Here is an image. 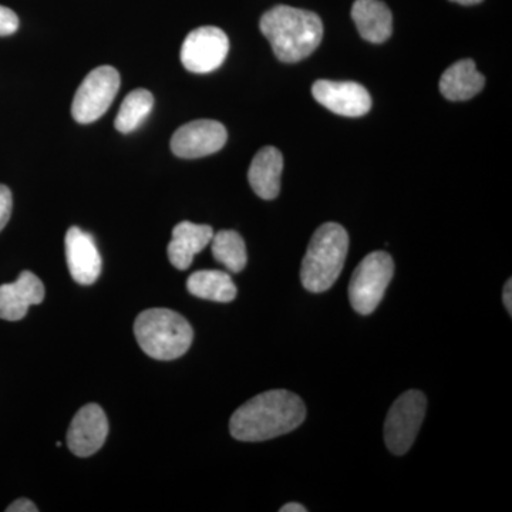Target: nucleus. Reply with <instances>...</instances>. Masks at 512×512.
I'll return each instance as SVG.
<instances>
[{
	"instance_id": "obj_1",
	"label": "nucleus",
	"mask_w": 512,
	"mask_h": 512,
	"mask_svg": "<svg viewBox=\"0 0 512 512\" xmlns=\"http://www.w3.org/2000/svg\"><path fill=\"white\" fill-rule=\"evenodd\" d=\"M305 417L301 397L288 390H269L248 400L232 414L229 431L235 440L259 443L291 433Z\"/></svg>"
},
{
	"instance_id": "obj_2",
	"label": "nucleus",
	"mask_w": 512,
	"mask_h": 512,
	"mask_svg": "<svg viewBox=\"0 0 512 512\" xmlns=\"http://www.w3.org/2000/svg\"><path fill=\"white\" fill-rule=\"evenodd\" d=\"M275 56L284 63H296L311 56L323 37V23L309 10L275 6L259 22Z\"/></svg>"
},
{
	"instance_id": "obj_3",
	"label": "nucleus",
	"mask_w": 512,
	"mask_h": 512,
	"mask_svg": "<svg viewBox=\"0 0 512 512\" xmlns=\"http://www.w3.org/2000/svg\"><path fill=\"white\" fill-rule=\"evenodd\" d=\"M349 251L348 231L336 222L316 229L301 266V282L306 291H329L338 281Z\"/></svg>"
},
{
	"instance_id": "obj_4",
	"label": "nucleus",
	"mask_w": 512,
	"mask_h": 512,
	"mask_svg": "<svg viewBox=\"0 0 512 512\" xmlns=\"http://www.w3.org/2000/svg\"><path fill=\"white\" fill-rule=\"evenodd\" d=\"M137 343L156 360H174L190 350L194 330L180 313L170 309H147L134 323Z\"/></svg>"
},
{
	"instance_id": "obj_5",
	"label": "nucleus",
	"mask_w": 512,
	"mask_h": 512,
	"mask_svg": "<svg viewBox=\"0 0 512 512\" xmlns=\"http://www.w3.org/2000/svg\"><path fill=\"white\" fill-rule=\"evenodd\" d=\"M393 274V258L387 252L376 251L365 256L350 279L349 299L353 309L360 315L375 312Z\"/></svg>"
},
{
	"instance_id": "obj_6",
	"label": "nucleus",
	"mask_w": 512,
	"mask_h": 512,
	"mask_svg": "<svg viewBox=\"0 0 512 512\" xmlns=\"http://www.w3.org/2000/svg\"><path fill=\"white\" fill-rule=\"evenodd\" d=\"M426 409V396L419 390H409L393 403L384 423V441L390 453L403 456L412 448Z\"/></svg>"
},
{
	"instance_id": "obj_7",
	"label": "nucleus",
	"mask_w": 512,
	"mask_h": 512,
	"mask_svg": "<svg viewBox=\"0 0 512 512\" xmlns=\"http://www.w3.org/2000/svg\"><path fill=\"white\" fill-rule=\"evenodd\" d=\"M120 89V74L114 67L101 66L87 74L72 104L73 119L80 124L99 120L110 109Z\"/></svg>"
},
{
	"instance_id": "obj_8",
	"label": "nucleus",
	"mask_w": 512,
	"mask_h": 512,
	"mask_svg": "<svg viewBox=\"0 0 512 512\" xmlns=\"http://www.w3.org/2000/svg\"><path fill=\"white\" fill-rule=\"evenodd\" d=\"M229 50L228 36L215 26H202L185 37L181 63L191 73H211L222 66Z\"/></svg>"
},
{
	"instance_id": "obj_9",
	"label": "nucleus",
	"mask_w": 512,
	"mask_h": 512,
	"mask_svg": "<svg viewBox=\"0 0 512 512\" xmlns=\"http://www.w3.org/2000/svg\"><path fill=\"white\" fill-rule=\"evenodd\" d=\"M227 140V128L220 121L195 120L175 131L171 150L175 156L191 160L217 153Z\"/></svg>"
},
{
	"instance_id": "obj_10",
	"label": "nucleus",
	"mask_w": 512,
	"mask_h": 512,
	"mask_svg": "<svg viewBox=\"0 0 512 512\" xmlns=\"http://www.w3.org/2000/svg\"><path fill=\"white\" fill-rule=\"evenodd\" d=\"M109 420L99 404L90 403L76 413L69 431L67 446L77 457H90L106 443Z\"/></svg>"
},
{
	"instance_id": "obj_11",
	"label": "nucleus",
	"mask_w": 512,
	"mask_h": 512,
	"mask_svg": "<svg viewBox=\"0 0 512 512\" xmlns=\"http://www.w3.org/2000/svg\"><path fill=\"white\" fill-rule=\"evenodd\" d=\"M312 94L318 103L339 116H365L372 109V97L359 83L318 80L313 83Z\"/></svg>"
},
{
	"instance_id": "obj_12",
	"label": "nucleus",
	"mask_w": 512,
	"mask_h": 512,
	"mask_svg": "<svg viewBox=\"0 0 512 512\" xmlns=\"http://www.w3.org/2000/svg\"><path fill=\"white\" fill-rule=\"evenodd\" d=\"M64 247L74 281L80 285L94 284L99 279L103 262L92 235L79 227H72L67 231Z\"/></svg>"
},
{
	"instance_id": "obj_13",
	"label": "nucleus",
	"mask_w": 512,
	"mask_h": 512,
	"mask_svg": "<svg viewBox=\"0 0 512 512\" xmlns=\"http://www.w3.org/2000/svg\"><path fill=\"white\" fill-rule=\"evenodd\" d=\"M45 285L33 272L23 271L13 284L0 285V319L18 322L30 306L45 299Z\"/></svg>"
},
{
	"instance_id": "obj_14",
	"label": "nucleus",
	"mask_w": 512,
	"mask_h": 512,
	"mask_svg": "<svg viewBox=\"0 0 512 512\" xmlns=\"http://www.w3.org/2000/svg\"><path fill=\"white\" fill-rule=\"evenodd\" d=\"M212 237H214V229L210 225L180 222L173 229V239L168 244V259L174 268L185 271L190 268L194 256L211 244Z\"/></svg>"
},
{
	"instance_id": "obj_15",
	"label": "nucleus",
	"mask_w": 512,
	"mask_h": 512,
	"mask_svg": "<svg viewBox=\"0 0 512 512\" xmlns=\"http://www.w3.org/2000/svg\"><path fill=\"white\" fill-rule=\"evenodd\" d=\"M284 157L275 147H264L252 160L248 180L252 190L262 200H275L281 191V175Z\"/></svg>"
},
{
	"instance_id": "obj_16",
	"label": "nucleus",
	"mask_w": 512,
	"mask_h": 512,
	"mask_svg": "<svg viewBox=\"0 0 512 512\" xmlns=\"http://www.w3.org/2000/svg\"><path fill=\"white\" fill-rule=\"evenodd\" d=\"M352 19L357 32L367 42L383 43L392 36V12L380 0H356L353 3Z\"/></svg>"
},
{
	"instance_id": "obj_17",
	"label": "nucleus",
	"mask_w": 512,
	"mask_h": 512,
	"mask_svg": "<svg viewBox=\"0 0 512 512\" xmlns=\"http://www.w3.org/2000/svg\"><path fill=\"white\" fill-rule=\"evenodd\" d=\"M485 86V77L471 59L458 60L440 79V92L451 101L473 99Z\"/></svg>"
},
{
	"instance_id": "obj_18",
	"label": "nucleus",
	"mask_w": 512,
	"mask_h": 512,
	"mask_svg": "<svg viewBox=\"0 0 512 512\" xmlns=\"http://www.w3.org/2000/svg\"><path fill=\"white\" fill-rule=\"evenodd\" d=\"M187 289L191 295L212 302H232L237 298V286L227 272L198 271L188 278Z\"/></svg>"
},
{
	"instance_id": "obj_19",
	"label": "nucleus",
	"mask_w": 512,
	"mask_h": 512,
	"mask_svg": "<svg viewBox=\"0 0 512 512\" xmlns=\"http://www.w3.org/2000/svg\"><path fill=\"white\" fill-rule=\"evenodd\" d=\"M154 97L146 89H137L127 94L121 103L114 126L120 133L128 134L136 131L153 111Z\"/></svg>"
},
{
	"instance_id": "obj_20",
	"label": "nucleus",
	"mask_w": 512,
	"mask_h": 512,
	"mask_svg": "<svg viewBox=\"0 0 512 512\" xmlns=\"http://www.w3.org/2000/svg\"><path fill=\"white\" fill-rule=\"evenodd\" d=\"M211 249L214 258L224 265L229 272L238 274V272L244 271L245 266H247V247H245V241L238 232L225 229V231L214 234L211 239Z\"/></svg>"
},
{
	"instance_id": "obj_21",
	"label": "nucleus",
	"mask_w": 512,
	"mask_h": 512,
	"mask_svg": "<svg viewBox=\"0 0 512 512\" xmlns=\"http://www.w3.org/2000/svg\"><path fill=\"white\" fill-rule=\"evenodd\" d=\"M19 29V18L12 9L0 6V36H10Z\"/></svg>"
},
{
	"instance_id": "obj_22",
	"label": "nucleus",
	"mask_w": 512,
	"mask_h": 512,
	"mask_svg": "<svg viewBox=\"0 0 512 512\" xmlns=\"http://www.w3.org/2000/svg\"><path fill=\"white\" fill-rule=\"evenodd\" d=\"M12 208V191L6 185L0 184V231L8 225L10 215H12Z\"/></svg>"
},
{
	"instance_id": "obj_23",
	"label": "nucleus",
	"mask_w": 512,
	"mask_h": 512,
	"mask_svg": "<svg viewBox=\"0 0 512 512\" xmlns=\"http://www.w3.org/2000/svg\"><path fill=\"white\" fill-rule=\"evenodd\" d=\"M39 508L36 507L35 503L28 500V498H19L15 503L9 505L6 508V512H37Z\"/></svg>"
},
{
	"instance_id": "obj_24",
	"label": "nucleus",
	"mask_w": 512,
	"mask_h": 512,
	"mask_svg": "<svg viewBox=\"0 0 512 512\" xmlns=\"http://www.w3.org/2000/svg\"><path fill=\"white\" fill-rule=\"evenodd\" d=\"M503 301L505 309H507L510 316L512 315V281L508 279L507 284L504 286Z\"/></svg>"
},
{
	"instance_id": "obj_25",
	"label": "nucleus",
	"mask_w": 512,
	"mask_h": 512,
	"mask_svg": "<svg viewBox=\"0 0 512 512\" xmlns=\"http://www.w3.org/2000/svg\"><path fill=\"white\" fill-rule=\"evenodd\" d=\"M305 507L302 504L298 503H289L285 504L284 507L281 508V512H306Z\"/></svg>"
},
{
	"instance_id": "obj_26",
	"label": "nucleus",
	"mask_w": 512,
	"mask_h": 512,
	"mask_svg": "<svg viewBox=\"0 0 512 512\" xmlns=\"http://www.w3.org/2000/svg\"><path fill=\"white\" fill-rule=\"evenodd\" d=\"M451 2L460 3V5L471 6L483 2V0H451Z\"/></svg>"
}]
</instances>
